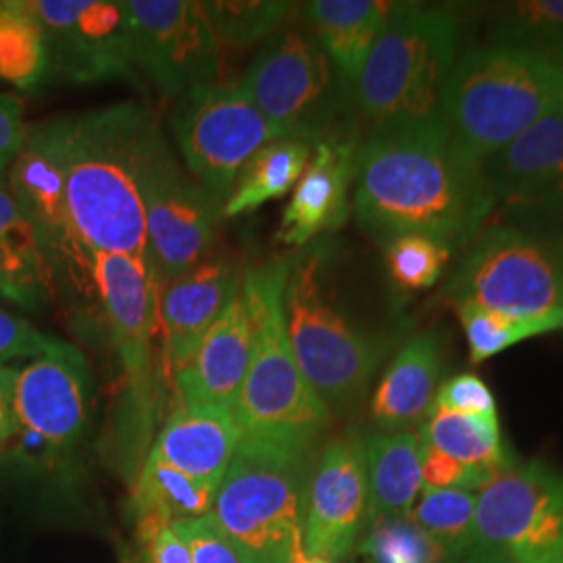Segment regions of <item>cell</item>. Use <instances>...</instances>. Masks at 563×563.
I'll list each match as a JSON object with an SVG mask.
<instances>
[{"label":"cell","mask_w":563,"mask_h":563,"mask_svg":"<svg viewBox=\"0 0 563 563\" xmlns=\"http://www.w3.org/2000/svg\"><path fill=\"white\" fill-rule=\"evenodd\" d=\"M353 184L357 223L380 244L420 234L457 253L495 213L481 165L455 146L443 118L367 130Z\"/></svg>","instance_id":"1"},{"label":"cell","mask_w":563,"mask_h":563,"mask_svg":"<svg viewBox=\"0 0 563 563\" xmlns=\"http://www.w3.org/2000/svg\"><path fill=\"white\" fill-rule=\"evenodd\" d=\"M69 216L84 249L148 265L144 162L159 125L139 102L59 118Z\"/></svg>","instance_id":"2"},{"label":"cell","mask_w":563,"mask_h":563,"mask_svg":"<svg viewBox=\"0 0 563 563\" xmlns=\"http://www.w3.org/2000/svg\"><path fill=\"white\" fill-rule=\"evenodd\" d=\"M282 307L295 360L330 413L362 401L388 342L342 301L325 244L288 262Z\"/></svg>","instance_id":"3"},{"label":"cell","mask_w":563,"mask_h":563,"mask_svg":"<svg viewBox=\"0 0 563 563\" xmlns=\"http://www.w3.org/2000/svg\"><path fill=\"white\" fill-rule=\"evenodd\" d=\"M463 23L449 7L395 2L353 86L367 130L443 118L451 74L462 57Z\"/></svg>","instance_id":"4"},{"label":"cell","mask_w":563,"mask_h":563,"mask_svg":"<svg viewBox=\"0 0 563 563\" xmlns=\"http://www.w3.org/2000/svg\"><path fill=\"white\" fill-rule=\"evenodd\" d=\"M311 451L242 434L211 518L242 563H292L302 551Z\"/></svg>","instance_id":"5"},{"label":"cell","mask_w":563,"mask_h":563,"mask_svg":"<svg viewBox=\"0 0 563 563\" xmlns=\"http://www.w3.org/2000/svg\"><path fill=\"white\" fill-rule=\"evenodd\" d=\"M563 107V67L520 51L476 46L462 53L443 101L455 146L481 163Z\"/></svg>","instance_id":"6"},{"label":"cell","mask_w":563,"mask_h":563,"mask_svg":"<svg viewBox=\"0 0 563 563\" xmlns=\"http://www.w3.org/2000/svg\"><path fill=\"white\" fill-rule=\"evenodd\" d=\"M286 269L288 262H274L242 276L255 344L234 413L242 434L313 449L332 413L305 380L288 341L282 307Z\"/></svg>","instance_id":"7"},{"label":"cell","mask_w":563,"mask_h":563,"mask_svg":"<svg viewBox=\"0 0 563 563\" xmlns=\"http://www.w3.org/2000/svg\"><path fill=\"white\" fill-rule=\"evenodd\" d=\"M241 81L280 139H360L353 86L302 23H284L263 42Z\"/></svg>","instance_id":"8"},{"label":"cell","mask_w":563,"mask_h":563,"mask_svg":"<svg viewBox=\"0 0 563 563\" xmlns=\"http://www.w3.org/2000/svg\"><path fill=\"white\" fill-rule=\"evenodd\" d=\"M443 299L507 316L563 309V236L509 223L484 225L443 286Z\"/></svg>","instance_id":"9"},{"label":"cell","mask_w":563,"mask_h":563,"mask_svg":"<svg viewBox=\"0 0 563 563\" xmlns=\"http://www.w3.org/2000/svg\"><path fill=\"white\" fill-rule=\"evenodd\" d=\"M169 121L190 176L222 209L244 163L267 142L280 141L241 80L190 90L176 101Z\"/></svg>","instance_id":"10"},{"label":"cell","mask_w":563,"mask_h":563,"mask_svg":"<svg viewBox=\"0 0 563 563\" xmlns=\"http://www.w3.org/2000/svg\"><path fill=\"white\" fill-rule=\"evenodd\" d=\"M476 497L478 549L509 563H563V474L514 460Z\"/></svg>","instance_id":"11"},{"label":"cell","mask_w":563,"mask_h":563,"mask_svg":"<svg viewBox=\"0 0 563 563\" xmlns=\"http://www.w3.org/2000/svg\"><path fill=\"white\" fill-rule=\"evenodd\" d=\"M142 201L148 265L159 292L167 282L180 278L202 262L218 236L223 209L181 169L162 130H157L144 162Z\"/></svg>","instance_id":"12"},{"label":"cell","mask_w":563,"mask_h":563,"mask_svg":"<svg viewBox=\"0 0 563 563\" xmlns=\"http://www.w3.org/2000/svg\"><path fill=\"white\" fill-rule=\"evenodd\" d=\"M9 190L34 228L55 280L63 278L80 292L97 295L92 255L84 249L69 216L59 118L25 130L9 169Z\"/></svg>","instance_id":"13"},{"label":"cell","mask_w":563,"mask_h":563,"mask_svg":"<svg viewBox=\"0 0 563 563\" xmlns=\"http://www.w3.org/2000/svg\"><path fill=\"white\" fill-rule=\"evenodd\" d=\"M136 69L165 99L216 84L220 76V41L195 0L125 2Z\"/></svg>","instance_id":"14"},{"label":"cell","mask_w":563,"mask_h":563,"mask_svg":"<svg viewBox=\"0 0 563 563\" xmlns=\"http://www.w3.org/2000/svg\"><path fill=\"white\" fill-rule=\"evenodd\" d=\"M46 34L51 65L74 81L136 84L132 27L125 2L27 0Z\"/></svg>","instance_id":"15"},{"label":"cell","mask_w":563,"mask_h":563,"mask_svg":"<svg viewBox=\"0 0 563 563\" xmlns=\"http://www.w3.org/2000/svg\"><path fill=\"white\" fill-rule=\"evenodd\" d=\"M367 520L365 441L357 434L325 444L307 486L302 549L336 563L349 555Z\"/></svg>","instance_id":"16"},{"label":"cell","mask_w":563,"mask_h":563,"mask_svg":"<svg viewBox=\"0 0 563 563\" xmlns=\"http://www.w3.org/2000/svg\"><path fill=\"white\" fill-rule=\"evenodd\" d=\"M90 376L80 351L60 342L18 372L13 386L15 420L53 449L80 441L88 418Z\"/></svg>","instance_id":"17"},{"label":"cell","mask_w":563,"mask_h":563,"mask_svg":"<svg viewBox=\"0 0 563 563\" xmlns=\"http://www.w3.org/2000/svg\"><path fill=\"white\" fill-rule=\"evenodd\" d=\"M241 288L242 276L232 263L202 260L157 292L163 355L172 376L192 360L211 325Z\"/></svg>","instance_id":"18"},{"label":"cell","mask_w":563,"mask_h":563,"mask_svg":"<svg viewBox=\"0 0 563 563\" xmlns=\"http://www.w3.org/2000/svg\"><path fill=\"white\" fill-rule=\"evenodd\" d=\"M253 344V322L241 288L211 325L192 360L174 374L180 405H211L234 411Z\"/></svg>","instance_id":"19"},{"label":"cell","mask_w":563,"mask_h":563,"mask_svg":"<svg viewBox=\"0 0 563 563\" xmlns=\"http://www.w3.org/2000/svg\"><path fill=\"white\" fill-rule=\"evenodd\" d=\"M360 139L320 142L282 213L278 239L305 246L334 232L349 218V192L355 181Z\"/></svg>","instance_id":"20"},{"label":"cell","mask_w":563,"mask_h":563,"mask_svg":"<svg viewBox=\"0 0 563 563\" xmlns=\"http://www.w3.org/2000/svg\"><path fill=\"white\" fill-rule=\"evenodd\" d=\"M484 184L505 211L541 197L563 180V107L481 163Z\"/></svg>","instance_id":"21"},{"label":"cell","mask_w":563,"mask_h":563,"mask_svg":"<svg viewBox=\"0 0 563 563\" xmlns=\"http://www.w3.org/2000/svg\"><path fill=\"white\" fill-rule=\"evenodd\" d=\"M241 439L242 426L232 409L180 405L167 418L151 453L181 474L220 488Z\"/></svg>","instance_id":"22"},{"label":"cell","mask_w":563,"mask_h":563,"mask_svg":"<svg viewBox=\"0 0 563 563\" xmlns=\"http://www.w3.org/2000/svg\"><path fill=\"white\" fill-rule=\"evenodd\" d=\"M443 357L439 330H426L402 344L372 399V420L383 432H411L422 426L437 397Z\"/></svg>","instance_id":"23"},{"label":"cell","mask_w":563,"mask_h":563,"mask_svg":"<svg viewBox=\"0 0 563 563\" xmlns=\"http://www.w3.org/2000/svg\"><path fill=\"white\" fill-rule=\"evenodd\" d=\"M393 7L395 2L384 0H313L302 4V25L320 42L342 78L355 86Z\"/></svg>","instance_id":"24"},{"label":"cell","mask_w":563,"mask_h":563,"mask_svg":"<svg viewBox=\"0 0 563 563\" xmlns=\"http://www.w3.org/2000/svg\"><path fill=\"white\" fill-rule=\"evenodd\" d=\"M422 439L413 432H380L365 441L367 518L409 516L422 493Z\"/></svg>","instance_id":"25"},{"label":"cell","mask_w":563,"mask_h":563,"mask_svg":"<svg viewBox=\"0 0 563 563\" xmlns=\"http://www.w3.org/2000/svg\"><path fill=\"white\" fill-rule=\"evenodd\" d=\"M309 142H267L244 167L232 188V195L223 205V218H236L257 211L262 205L286 197L302 178L313 157Z\"/></svg>","instance_id":"26"},{"label":"cell","mask_w":563,"mask_h":563,"mask_svg":"<svg viewBox=\"0 0 563 563\" xmlns=\"http://www.w3.org/2000/svg\"><path fill=\"white\" fill-rule=\"evenodd\" d=\"M563 67V0H520L488 9L486 44Z\"/></svg>","instance_id":"27"},{"label":"cell","mask_w":563,"mask_h":563,"mask_svg":"<svg viewBox=\"0 0 563 563\" xmlns=\"http://www.w3.org/2000/svg\"><path fill=\"white\" fill-rule=\"evenodd\" d=\"M420 439L455 462L493 476L514 462L501 439L499 418L465 416L432 407L420 428Z\"/></svg>","instance_id":"28"},{"label":"cell","mask_w":563,"mask_h":563,"mask_svg":"<svg viewBox=\"0 0 563 563\" xmlns=\"http://www.w3.org/2000/svg\"><path fill=\"white\" fill-rule=\"evenodd\" d=\"M218 488L199 483L148 453L136 486V509L141 520L153 518L176 523L209 516Z\"/></svg>","instance_id":"29"},{"label":"cell","mask_w":563,"mask_h":563,"mask_svg":"<svg viewBox=\"0 0 563 563\" xmlns=\"http://www.w3.org/2000/svg\"><path fill=\"white\" fill-rule=\"evenodd\" d=\"M48 67L46 34L27 2H0V80L25 90L36 86Z\"/></svg>","instance_id":"30"},{"label":"cell","mask_w":563,"mask_h":563,"mask_svg":"<svg viewBox=\"0 0 563 563\" xmlns=\"http://www.w3.org/2000/svg\"><path fill=\"white\" fill-rule=\"evenodd\" d=\"M460 322L470 346V362L483 363L526 339L563 330V309L539 316H507L478 305H457Z\"/></svg>","instance_id":"31"},{"label":"cell","mask_w":563,"mask_h":563,"mask_svg":"<svg viewBox=\"0 0 563 563\" xmlns=\"http://www.w3.org/2000/svg\"><path fill=\"white\" fill-rule=\"evenodd\" d=\"M476 504V493L422 488L409 518L455 560H463L478 551Z\"/></svg>","instance_id":"32"},{"label":"cell","mask_w":563,"mask_h":563,"mask_svg":"<svg viewBox=\"0 0 563 563\" xmlns=\"http://www.w3.org/2000/svg\"><path fill=\"white\" fill-rule=\"evenodd\" d=\"M201 7L218 41L228 46H249L278 32L297 4L280 0H211L201 2Z\"/></svg>","instance_id":"33"},{"label":"cell","mask_w":563,"mask_h":563,"mask_svg":"<svg viewBox=\"0 0 563 563\" xmlns=\"http://www.w3.org/2000/svg\"><path fill=\"white\" fill-rule=\"evenodd\" d=\"M362 553L372 563L457 562L409 516L374 520L363 541Z\"/></svg>","instance_id":"34"},{"label":"cell","mask_w":563,"mask_h":563,"mask_svg":"<svg viewBox=\"0 0 563 563\" xmlns=\"http://www.w3.org/2000/svg\"><path fill=\"white\" fill-rule=\"evenodd\" d=\"M383 249L388 276L401 290L409 292L432 288L453 257V251L443 242L420 234L397 236L384 242Z\"/></svg>","instance_id":"35"},{"label":"cell","mask_w":563,"mask_h":563,"mask_svg":"<svg viewBox=\"0 0 563 563\" xmlns=\"http://www.w3.org/2000/svg\"><path fill=\"white\" fill-rule=\"evenodd\" d=\"M55 292V274L42 251L0 241V295L18 305L36 307Z\"/></svg>","instance_id":"36"},{"label":"cell","mask_w":563,"mask_h":563,"mask_svg":"<svg viewBox=\"0 0 563 563\" xmlns=\"http://www.w3.org/2000/svg\"><path fill=\"white\" fill-rule=\"evenodd\" d=\"M493 478V474L455 462L453 457L428 444L422 446V488L474 493L481 490Z\"/></svg>","instance_id":"37"},{"label":"cell","mask_w":563,"mask_h":563,"mask_svg":"<svg viewBox=\"0 0 563 563\" xmlns=\"http://www.w3.org/2000/svg\"><path fill=\"white\" fill-rule=\"evenodd\" d=\"M432 407L481 416V418H497V402L483 378L474 374H457L437 388V397Z\"/></svg>","instance_id":"38"},{"label":"cell","mask_w":563,"mask_h":563,"mask_svg":"<svg viewBox=\"0 0 563 563\" xmlns=\"http://www.w3.org/2000/svg\"><path fill=\"white\" fill-rule=\"evenodd\" d=\"M184 543L188 544L192 563H242L239 553L232 549L218 530L211 514L197 520H181L174 523Z\"/></svg>","instance_id":"39"},{"label":"cell","mask_w":563,"mask_h":563,"mask_svg":"<svg viewBox=\"0 0 563 563\" xmlns=\"http://www.w3.org/2000/svg\"><path fill=\"white\" fill-rule=\"evenodd\" d=\"M57 344V339L42 334L32 323L0 311V365L18 357H42Z\"/></svg>","instance_id":"40"},{"label":"cell","mask_w":563,"mask_h":563,"mask_svg":"<svg viewBox=\"0 0 563 563\" xmlns=\"http://www.w3.org/2000/svg\"><path fill=\"white\" fill-rule=\"evenodd\" d=\"M141 537L148 563H192L190 549L174 530V523L146 518L141 520Z\"/></svg>","instance_id":"41"},{"label":"cell","mask_w":563,"mask_h":563,"mask_svg":"<svg viewBox=\"0 0 563 563\" xmlns=\"http://www.w3.org/2000/svg\"><path fill=\"white\" fill-rule=\"evenodd\" d=\"M0 241L11 242L15 246L30 249V251H42L34 228L25 220L15 197L2 180H0Z\"/></svg>","instance_id":"42"},{"label":"cell","mask_w":563,"mask_h":563,"mask_svg":"<svg viewBox=\"0 0 563 563\" xmlns=\"http://www.w3.org/2000/svg\"><path fill=\"white\" fill-rule=\"evenodd\" d=\"M21 109L23 104L18 97L0 95V172L18 157L25 139Z\"/></svg>","instance_id":"43"},{"label":"cell","mask_w":563,"mask_h":563,"mask_svg":"<svg viewBox=\"0 0 563 563\" xmlns=\"http://www.w3.org/2000/svg\"><path fill=\"white\" fill-rule=\"evenodd\" d=\"M11 416H13V395L0 393V439L7 437Z\"/></svg>","instance_id":"44"},{"label":"cell","mask_w":563,"mask_h":563,"mask_svg":"<svg viewBox=\"0 0 563 563\" xmlns=\"http://www.w3.org/2000/svg\"><path fill=\"white\" fill-rule=\"evenodd\" d=\"M455 563H509L501 555H497V553H490V551H484V549H478L476 553H472V555H467V558H463V560H457Z\"/></svg>","instance_id":"45"},{"label":"cell","mask_w":563,"mask_h":563,"mask_svg":"<svg viewBox=\"0 0 563 563\" xmlns=\"http://www.w3.org/2000/svg\"><path fill=\"white\" fill-rule=\"evenodd\" d=\"M15 378H18V372H13V369H9V367H2V365H0V393L13 395Z\"/></svg>","instance_id":"46"},{"label":"cell","mask_w":563,"mask_h":563,"mask_svg":"<svg viewBox=\"0 0 563 563\" xmlns=\"http://www.w3.org/2000/svg\"><path fill=\"white\" fill-rule=\"evenodd\" d=\"M292 563H332L328 562V560H323V558H313V555H307L305 551H302L301 555H297Z\"/></svg>","instance_id":"47"}]
</instances>
